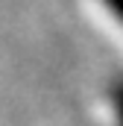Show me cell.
<instances>
[{
    "label": "cell",
    "instance_id": "1",
    "mask_svg": "<svg viewBox=\"0 0 123 126\" xmlns=\"http://www.w3.org/2000/svg\"><path fill=\"white\" fill-rule=\"evenodd\" d=\"M111 109H114L117 126H123V76H117L111 82Z\"/></svg>",
    "mask_w": 123,
    "mask_h": 126
},
{
    "label": "cell",
    "instance_id": "2",
    "mask_svg": "<svg viewBox=\"0 0 123 126\" xmlns=\"http://www.w3.org/2000/svg\"><path fill=\"white\" fill-rule=\"evenodd\" d=\"M103 3H106V9H108V12L123 24V0H103Z\"/></svg>",
    "mask_w": 123,
    "mask_h": 126
}]
</instances>
